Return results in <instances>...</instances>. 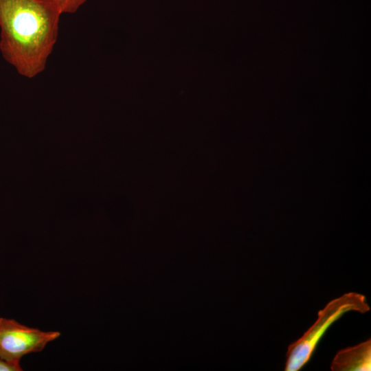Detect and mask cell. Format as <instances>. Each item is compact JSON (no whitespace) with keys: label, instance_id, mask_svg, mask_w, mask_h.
<instances>
[{"label":"cell","instance_id":"cell-1","mask_svg":"<svg viewBox=\"0 0 371 371\" xmlns=\"http://www.w3.org/2000/svg\"><path fill=\"white\" fill-rule=\"evenodd\" d=\"M62 14L52 0H0V52L19 74L31 79L45 70Z\"/></svg>","mask_w":371,"mask_h":371},{"label":"cell","instance_id":"cell-2","mask_svg":"<svg viewBox=\"0 0 371 371\" xmlns=\"http://www.w3.org/2000/svg\"><path fill=\"white\" fill-rule=\"evenodd\" d=\"M370 309L365 295L356 292L330 300L318 311L314 324L288 346L284 370L297 371L308 363L324 333L343 315L350 311L365 313Z\"/></svg>","mask_w":371,"mask_h":371},{"label":"cell","instance_id":"cell-3","mask_svg":"<svg viewBox=\"0 0 371 371\" xmlns=\"http://www.w3.org/2000/svg\"><path fill=\"white\" fill-rule=\"evenodd\" d=\"M60 336L58 331H45L0 317V357L20 362L23 356L42 351Z\"/></svg>","mask_w":371,"mask_h":371},{"label":"cell","instance_id":"cell-4","mask_svg":"<svg viewBox=\"0 0 371 371\" xmlns=\"http://www.w3.org/2000/svg\"><path fill=\"white\" fill-rule=\"evenodd\" d=\"M332 371H370L371 370V339L339 350L331 364Z\"/></svg>","mask_w":371,"mask_h":371},{"label":"cell","instance_id":"cell-5","mask_svg":"<svg viewBox=\"0 0 371 371\" xmlns=\"http://www.w3.org/2000/svg\"><path fill=\"white\" fill-rule=\"evenodd\" d=\"M60 8L63 14H74L76 12L87 0H52Z\"/></svg>","mask_w":371,"mask_h":371},{"label":"cell","instance_id":"cell-6","mask_svg":"<svg viewBox=\"0 0 371 371\" xmlns=\"http://www.w3.org/2000/svg\"><path fill=\"white\" fill-rule=\"evenodd\" d=\"M23 370L20 362L10 361L0 357V371H21Z\"/></svg>","mask_w":371,"mask_h":371}]
</instances>
